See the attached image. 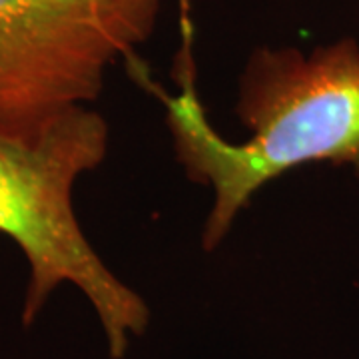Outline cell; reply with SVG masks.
I'll return each instance as SVG.
<instances>
[{
  "instance_id": "3",
  "label": "cell",
  "mask_w": 359,
  "mask_h": 359,
  "mask_svg": "<svg viewBox=\"0 0 359 359\" xmlns=\"http://www.w3.org/2000/svg\"><path fill=\"white\" fill-rule=\"evenodd\" d=\"M160 0H0V136H28L104 90L154 34Z\"/></svg>"
},
{
  "instance_id": "1",
  "label": "cell",
  "mask_w": 359,
  "mask_h": 359,
  "mask_svg": "<svg viewBox=\"0 0 359 359\" xmlns=\"http://www.w3.org/2000/svg\"><path fill=\"white\" fill-rule=\"evenodd\" d=\"M180 94H162L176 158L208 184L214 204L204 224V250H216L238 214L268 182L311 162L359 172V44L341 39L313 50L259 46L238 80L236 114L250 130L230 142L210 124L194 76L192 44L178 62Z\"/></svg>"
},
{
  "instance_id": "2",
  "label": "cell",
  "mask_w": 359,
  "mask_h": 359,
  "mask_svg": "<svg viewBox=\"0 0 359 359\" xmlns=\"http://www.w3.org/2000/svg\"><path fill=\"white\" fill-rule=\"evenodd\" d=\"M110 130L102 114L74 106L28 136H0V233L28 266L22 325L30 327L60 285H74L102 325L108 355L122 359L150 323L146 299L104 264L78 222L72 192L100 166Z\"/></svg>"
},
{
  "instance_id": "4",
  "label": "cell",
  "mask_w": 359,
  "mask_h": 359,
  "mask_svg": "<svg viewBox=\"0 0 359 359\" xmlns=\"http://www.w3.org/2000/svg\"><path fill=\"white\" fill-rule=\"evenodd\" d=\"M184 2V8H186V13H188V6H186V0H182Z\"/></svg>"
}]
</instances>
